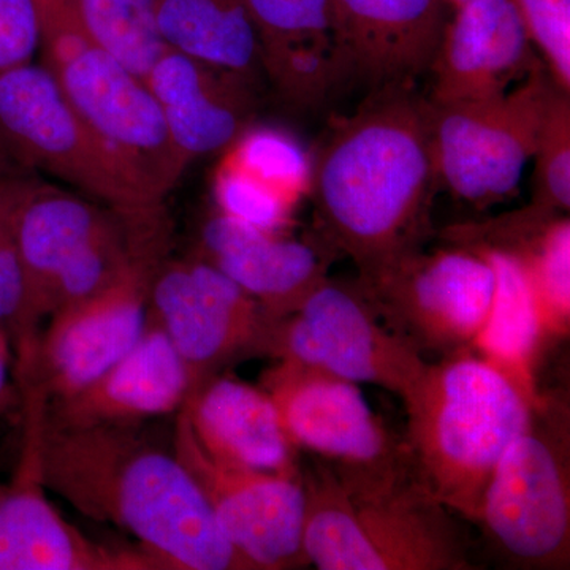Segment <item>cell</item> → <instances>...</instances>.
<instances>
[{
	"mask_svg": "<svg viewBox=\"0 0 570 570\" xmlns=\"http://www.w3.org/2000/svg\"><path fill=\"white\" fill-rule=\"evenodd\" d=\"M167 250L142 255L102 291L52 314L31 352L33 373L50 401L80 392L138 343Z\"/></svg>",
	"mask_w": 570,
	"mask_h": 570,
	"instance_id": "15",
	"label": "cell"
},
{
	"mask_svg": "<svg viewBox=\"0 0 570 570\" xmlns=\"http://www.w3.org/2000/svg\"><path fill=\"white\" fill-rule=\"evenodd\" d=\"M148 313L189 367L195 389L232 360L268 354L277 324L257 299L200 257L163 262Z\"/></svg>",
	"mask_w": 570,
	"mask_h": 570,
	"instance_id": "13",
	"label": "cell"
},
{
	"mask_svg": "<svg viewBox=\"0 0 570 570\" xmlns=\"http://www.w3.org/2000/svg\"><path fill=\"white\" fill-rule=\"evenodd\" d=\"M344 78L374 91L412 88L430 71L449 20L444 0H330Z\"/></svg>",
	"mask_w": 570,
	"mask_h": 570,
	"instance_id": "16",
	"label": "cell"
},
{
	"mask_svg": "<svg viewBox=\"0 0 570 570\" xmlns=\"http://www.w3.org/2000/svg\"><path fill=\"white\" fill-rule=\"evenodd\" d=\"M269 355L373 384L401 400L417 384L426 362L417 348L387 325L356 285L318 284L302 305L277 322Z\"/></svg>",
	"mask_w": 570,
	"mask_h": 570,
	"instance_id": "9",
	"label": "cell"
},
{
	"mask_svg": "<svg viewBox=\"0 0 570 570\" xmlns=\"http://www.w3.org/2000/svg\"><path fill=\"white\" fill-rule=\"evenodd\" d=\"M40 179L24 170L0 176V326L13 337L24 305L20 220Z\"/></svg>",
	"mask_w": 570,
	"mask_h": 570,
	"instance_id": "28",
	"label": "cell"
},
{
	"mask_svg": "<svg viewBox=\"0 0 570 570\" xmlns=\"http://www.w3.org/2000/svg\"><path fill=\"white\" fill-rule=\"evenodd\" d=\"M303 549L321 570H472L452 512L412 468L336 472L321 461L303 474Z\"/></svg>",
	"mask_w": 570,
	"mask_h": 570,
	"instance_id": "3",
	"label": "cell"
},
{
	"mask_svg": "<svg viewBox=\"0 0 570 570\" xmlns=\"http://www.w3.org/2000/svg\"><path fill=\"white\" fill-rule=\"evenodd\" d=\"M18 406H21L20 389L17 384H11V387L0 393V415L7 414L11 409Z\"/></svg>",
	"mask_w": 570,
	"mask_h": 570,
	"instance_id": "35",
	"label": "cell"
},
{
	"mask_svg": "<svg viewBox=\"0 0 570 570\" xmlns=\"http://www.w3.org/2000/svg\"><path fill=\"white\" fill-rule=\"evenodd\" d=\"M198 444L230 466L299 472L298 450L262 387L232 377H206L183 406Z\"/></svg>",
	"mask_w": 570,
	"mask_h": 570,
	"instance_id": "23",
	"label": "cell"
},
{
	"mask_svg": "<svg viewBox=\"0 0 570 570\" xmlns=\"http://www.w3.org/2000/svg\"><path fill=\"white\" fill-rule=\"evenodd\" d=\"M532 208L560 214L570 208V92H551L534 156Z\"/></svg>",
	"mask_w": 570,
	"mask_h": 570,
	"instance_id": "29",
	"label": "cell"
},
{
	"mask_svg": "<svg viewBox=\"0 0 570 570\" xmlns=\"http://www.w3.org/2000/svg\"><path fill=\"white\" fill-rule=\"evenodd\" d=\"M40 459L48 490L132 534L157 570H253L174 450L137 425L61 426L47 417Z\"/></svg>",
	"mask_w": 570,
	"mask_h": 570,
	"instance_id": "1",
	"label": "cell"
},
{
	"mask_svg": "<svg viewBox=\"0 0 570 570\" xmlns=\"http://www.w3.org/2000/svg\"><path fill=\"white\" fill-rule=\"evenodd\" d=\"M281 425L296 450L336 472H389L412 468L397 441L367 404L360 385L314 366L277 360L262 376Z\"/></svg>",
	"mask_w": 570,
	"mask_h": 570,
	"instance_id": "14",
	"label": "cell"
},
{
	"mask_svg": "<svg viewBox=\"0 0 570 570\" xmlns=\"http://www.w3.org/2000/svg\"><path fill=\"white\" fill-rule=\"evenodd\" d=\"M157 26L170 50L254 82L264 75L245 0H157Z\"/></svg>",
	"mask_w": 570,
	"mask_h": 570,
	"instance_id": "25",
	"label": "cell"
},
{
	"mask_svg": "<svg viewBox=\"0 0 570 570\" xmlns=\"http://www.w3.org/2000/svg\"><path fill=\"white\" fill-rule=\"evenodd\" d=\"M213 193L219 214L268 232H284L296 206L225 157L214 174Z\"/></svg>",
	"mask_w": 570,
	"mask_h": 570,
	"instance_id": "30",
	"label": "cell"
},
{
	"mask_svg": "<svg viewBox=\"0 0 570 570\" xmlns=\"http://www.w3.org/2000/svg\"><path fill=\"white\" fill-rule=\"evenodd\" d=\"M434 187L425 100L387 88L336 124L313 159L309 194L324 242L366 279L420 249Z\"/></svg>",
	"mask_w": 570,
	"mask_h": 570,
	"instance_id": "2",
	"label": "cell"
},
{
	"mask_svg": "<svg viewBox=\"0 0 570 570\" xmlns=\"http://www.w3.org/2000/svg\"><path fill=\"white\" fill-rule=\"evenodd\" d=\"M121 209L39 183L21 214L24 305L11 346L39 341V324L45 318L51 285L67 265L116 223Z\"/></svg>",
	"mask_w": 570,
	"mask_h": 570,
	"instance_id": "21",
	"label": "cell"
},
{
	"mask_svg": "<svg viewBox=\"0 0 570 570\" xmlns=\"http://www.w3.org/2000/svg\"><path fill=\"white\" fill-rule=\"evenodd\" d=\"M40 11L41 63L141 197L164 205L189 163L171 140L148 85L92 43L70 0H47Z\"/></svg>",
	"mask_w": 570,
	"mask_h": 570,
	"instance_id": "5",
	"label": "cell"
},
{
	"mask_svg": "<svg viewBox=\"0 0 570 570\" xmlns=\"http://www.w3.org/2000/svg\"><path fill=\"white\" fill-rule=\"evenodd\" d=\"M403 403L415 478L450 512L478 520L491 472L530 425L534 406L501 371L463 348L426 363Z\"/></svg>",
	"mask_w": 570,
	"mask_h": 570,
	"instance_id": "4",
	"label": "cell"
},
{
	"mask_svg": "<svg viewBox=\"0 0 570 570\" xmlns=\"http://www.w3.org/2000/svg\"><path fill=\"white\" fill-rule=\"evenodd\" d=\"M195 390L189 367L148 313L138 343L91 384L66 400L48 401L55 425H137L174 414Z\"/></svg>",
	"mask_w": 570,
	"mask_h": 570,
	"instance_id": "18",
	"label": "cell"
},
{
	"mask_svg": "<svg viewBox=\"0 0 570 570\" xmlns=\"http://www.w3.org/2000/svg\"><path fill=\"white\" fill-rule=\"evenodd\" d=\"M187 163L224 153L250 126L257 82L167 48L145 77Z\"/></svg>",
	"mask_w": 570,
	"mask_h": 570,
	"instance_id": "19",
	"label": "cell"
},
{
	"mask_svg": "<svg viewBox=\"0 0 570 570\" xmlns=\"http://www.w3.org/2000/svg\"><path fill=\"white\" fill-rule=\"evenodd\" d=\"M468 243L469 249L489 262L494 275L489 314L471 346L535 407L542 401L534 376L535 362L546 335L527 265L509 247Z\"/></svg>",
	"mask_w": 570,
	"mask_h": 570,
	"instance_id": "24",
	"label": "cell"
},
{
	"mask_svg": "<svg viewBox=\"0 0 570 570\" xmlns=\"http://www.w3.org/2000/svg\"><path fill=\"white\" fill-rule=\"evenodd\" d=\"M41 28L37 0H0V71L32 61L40 51Z\"/></svg>",
	"mask_w": 570,
	"mask_h": 570,
	"instance_id": "32",
	"label": "cell"
},
{
	"mask_svg": "<svg viewBox=\"0 0 570 570\" xmlns=\"http://www.w3.org/2000/svg\"><path fill=\"white\" fill-rule=\"evenodd\" d=\"M550 400L502 453L478 513L487 539L523 569H564L570 557L569 423Z\"/></svg>",
	"mask_w": 570,
	"mask_h": 570,
	"instance_id": "6",
	"label": "cell"
},
{
	"mask_svg": "<svg viewBox=\"0 0 570 570\" xmlns=\"http://www.w3.org/2000/svg\"><path fill=\"white\" fill-rule=\"evenodd\" d=\"M553 78L539 63L515 88L489 99L425 100L436 184L469 204L490 205L515 193L534 156Z\"/></svg>",
	"mask_w": 570,
	"mask_h": 570,
	"instance_id": "7",
	"label": "cell"
},
{
	"mask_svg": "<svg viewBox=\"0 0 570 570\" xmlns=\"http://www.w3.org/2000/svg\"><path fill=\"white\" fill-rule=\"evenodd\" d=\"M37 2H39V6H40V3H41V2H45V0H37Z\"/></svg>",
	"mask_w": 570,
	"mask_h": 570,
	"instance_id": "38",
	"label": "cell"
},
{
	"mask_svg": "<svg viewBox=\"0 0 570 570\" xmlns=\"http://www.w3.org/2000/svg\"><path fill=\"white\" fill-rule=\"evenodd\" d=\"M540 63L512 0H466L445 22L430 71L431 102L489 99Z\"/></svg>",
	"mask_w": 570,
	"mask_h": 570,
	"instance_id": "17",
	"label": "cell"
},
{
	"mask_svg": "<svg viewBox=\"0 0 570 570\" xmlns=\"http://www.w3.org/2000/svg\"><path fill=\"white\" fill-rule=\"evenodd\" d=\"M360 287L390 330L417 351L452 354L478 336L494 291L489 262L469 247L412 250Z\"/></svg>",
	"mask_w": 570,
	"mask_h": 570,
	"instance_id": "11",
	"label": "cell"
},
{
	"mask_svg": "<svg viewBox=\"0 0 570 570\" xmlns=\"http://www.w3.org/2000/svg\"><path fill=\"white\" fill-rule=\"evenodd\" d=\"M0 137L22 167L56 176L92 200L122 209L160 206L135 189L43 63L0 71Z\"/></svg>",
	"mask_w": 570,
	"mask_h": 570,
	"instance_id": "8",
	"label": "cell"
},
{
	"mask_svg": "<svg viewBox=\"0 0 570 570\" xmlns=\"http://www.w3.org/2000/svg\"><path fill=\"white\" fill-rule=\"evenodd\" d=\"M3 489H6V485H2V483H0V497H2Z\"/></svg>",
	"mask_w": 570,
	"mask_h": 570,
	"instance_id": "37",
	"label": "cell"
},
{
	"mask_svg": "<svg viewBox=\"0 0 570 570\" xmlns=\"http://www.w3.org/2000/svg\"><path fill=\"white\" fill-rule=\"evenodd\" d=\"M174 452L204 491L225 539L250 569L284 570L307 564L302 471H255L212 459L195 439L183 407L176 419Z\"/></svg>",
	"mask_w": 570,
	"mask_h": 570,
	"instance_id": "12",
	"label": "cell"
},
{
	"mask_svg": "<svg viewBox=\"0 0 570 570\" xmlns=\"http://www.w3.org/2000/svg\"><path fill=\"white\" fill-rule=\"evenodd\" d=\"M224 157L294 205L311 193L313 157L283 129L249 126L225 149Z\"/></svg>",
	"mask_w": 570,
	"mask_h": 570,
	"instance_id": "27",
	"label": "cell"
},
{
	"mask_svg": "<svg viewBox=\"0 0 570 570\" xmlns=\"http://www.w3.org/2000/svg\"><path fill=\"white\" fill-rule=\"evenodd\" d=\"M261 41L262 69L292 107L309 110L344 80L330 0H245Z\"/></svg>",
	"mask_w": 570,
	"mask_h": 570,
	"instance_id": "22",
	"label": "cell"
},
{
	"mask_svg": "<svg viewBox=\"0 0 570 570\" xmlns=\"http://www.w3.org/2000/svg\"><path fill=\"white\" fill-rule=\"evenodd\" d=\"M11 365V337L3 326H0V393L11 387L9 370Z\"/></svg>",
	"mask_w": 570,
	"mask_h": 570,
	"instance_id": "33",
	"label": "cell"
},
{
	"mask_svg": "<svg viewBox=\"0 0 570 570\" xmlns=\"http://www.w3.org/2000/svg\"><path fill=\"white\" fill-rule=\"evenodd\" d=\"M448 3L450 10L459 9L460 6H463L466 0H444Z\"/></svg>",
	"mask_w": 570,
	"mask_h": 570,
	"instance_id": "36",
	"label": "cell"
},
{
	"mask_svg": "<svg viewBox=\"0 0 570 570\" xmlns=\"http://www.w3.org/2000/svg\"><path fill=\"white\" fill-rule=\"evenodd\" d=\"M332 250L217 213L206 220L197 257L230 277L279 322L324 283Z\"/></svg>",
	"mask_w": 570,
	"mask_h": 570,
	"instance_id": "20",
	"label": "cell"
},
{
	"mask_svg": "<svg viewBox=\"0 0 570 570\" xmlns=\"http://www.w3.org/2000/svg\"><path fill=\"white\" fill-rule=\"evenodd\" d=\"M82 32L145 80L167 50L157 26V0H70Z\"/></svg>",
	"mask_w": 570,
	"mask_h": 570,
	"instance_id": "26",
	"label": "cell"
},
{
	"mask_svg": "<svg viewBox=\"0 0 570 570\" xmlns=\"http://www.w3.org/2000/svg\"><path fill=\"white\" fill-rule=\"evenodd\" d=\"M24 170H28V168L22 167V165L14 159L13 153L10 151L9 146H7L6 141L0 137V176Z\"/></svg>",
	"mask_w": 570,
	"mask_h": 570,
	"instance_id": "34",
	"label": "cell"
},
{
	"mask_svg": "<svg viewBox=\"0 0 570 570\" xmlns=\"http://www.w3.org/2000/svg\"><path fill=\"white\" fill-rule=\"evenodd\" d=\"M554 85L570 92V0H512Z\"/></svg>",
	"mask_w": 570,
	"mask_h": 570,
	"instance_id": "31",
	"label": "cell"
},
{
	"mask_svg": "<svg viewBox=\"0 0 570 570\" xmlns=\"http://www.w3.org/2000/svg\"><path fill=\"white\" fill-rule=\"evenodd\" d=\"M14 376L24 426L20 460L0 497V570H157L140 549L89 539L48 499L40 444L50 397L26 360L14 363Z\"/></svg>",
	"mask_w": 570,
	"mask_h": 570,
	"instance_id": "10",
	"label": "cell"
}]
</instances>
